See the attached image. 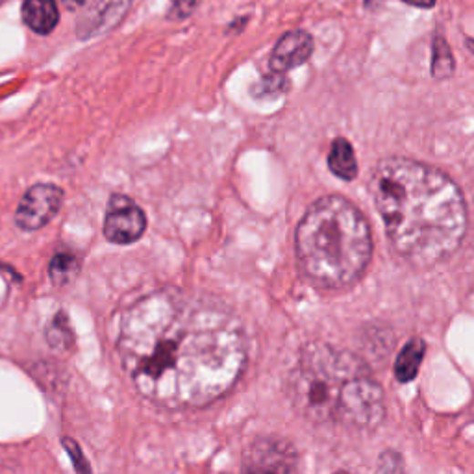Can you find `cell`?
<instances>
[{
  "label": "cell",
  "instance_id": "23",
  "mask_svg": "<svg viewBox=\"0 0 474 474\" xmlns=\"http://www.w3.org/2000/svg\"><path fill=\"white\" fill-rule=\"evenodd\" d=\"M470 46H472V48H474V43H470Z\"/></svg>",
  "mask_w": 474,
  "mask_h": 474
},
{
  "label": "cell",
  "instance_id": "15",
  "mask_svg": "<svg viewBox=\"0 0 474 474\" xmlns=\"http://www.w3.org/2000/svg\"><path fill=\"white\" fill-rule=\"evenodd\" d=\"M46 341L56 346V348H69L73 346V332L69 328V321H67V315L64 312L56 314L54 321L50 323L48 330H46Z\"/></svg>",
  "mask_w": 474,
  "mask_h": 474
},
{
  "label": "cell",
  "instance_id": "7",
  "mask_svg": "<svg viewBox=\"0 0 474 474\" xmlns=\"http://www.w3.org/2000/svg\"><path fill=\"white\" fill-rule=\"evenodd\" d=\"M62 202V188L54 184H36L23 195L15 210V224L23 232L41 230L57 215Z\"/></svg>",
  "mask_w": 474,
  "mask_h": 474
},
{
  "label": "cell",
  "instance_id": "16",
  "mask_svg": "<svg viewBox=\"0 0 474 474\" xmlns=\"http://www.w3.org/2000/svg\"><path fill=\"white\" fill-rule=\"evenodd\" d=\"M378 474H406L402 456L397 450H384L378 458Z\"/></svg>",
  "mask_w": 474,
  "mask_h": 474
},
{
  "label": "cell",
  "instance_id": "17",
  "mask_svg": "<svg viewBox=\"0 0 474 474\" xmlns=\"http://www.w3.org/2000/svg\"><path fill=\"white\" fill-rule=\"evenodd\" d=\"M199 5V0H170L167 8L169 21H184L188 19Z\"/></svg>",
  "mask_w": 474,
  "mask_h": 474
},
{
  "label": "cell",
  "instance_id": "12",
  "mask_svg": "<svg viewBox=\"0 0 474 474\" xmlns=\"http://www.w3.org/2000/svg\"><path fill=\"white\" fill-rule=\"evenodd\" d=\"M328 167L337 178H341V180H354V178L358 176V161H356L352 145L345 138H337L332 143L328 154Z\"/></svg>",
  "mask_w": 474,
  "mask_h": 474
},
{
  "label": "cell",
  "instance_id": "22",
  "mask_svg": "<svg viewBox=\"0 0 474 474\" xmlns=\"http://www.w3.org/2000/svg\"><path fill=\"white\" fill-rule=\"evenodd\" d=\"M376 3H382V0H366V6H367V8H373Z\"/></svg>",
  "mask_w": 474,
  "mask_h": 474
},
{
  "label": "cell",
  "instance_id": "2",
  "mask_svg": "<svg viewBox=\"0 0 474 474\" xmlns=\"http://www.w3.org/2000/svg\"><path fill=\"white\" fill-rule=\"evenodd\" d=\"M369 193L393 251L415 267L452 256L467 232L465 199L443 170L407 158L378 161Z\"/></svg>",
  "mask_w": 474,
  "mask_h": 474
},
{
  "label": "cell",
  "instance_id": "3",
  "mask_svg": "<svg viewBox=\"0 0 474 474\" xmlns=\"http://www.w3.org/2000/svg\"><path fill=\"white\" fill-rule=\"evenodd\" d=\"M289 398L303 417L369 432L386 415L382 386L354 354L310 343L289 375Z\"/></svg>",
  "mask_w": 474,
  "mask_h": 474
},
{
  "label": "cell",
  "instance_id": "20",
  "mask_svg": "<svg viewBox=\"0 0 474 474\" xmlns=\"http://www.w3.org/2000/svg\"><path fill=\"white\" fill-rule=\"evenodd\" d=\"M402 3L415 6V8H434L436 0H402Z\"/></svg>",
  "mask_w": 474,
  "mask_h": 474
},
{
  "label": "cell",
  "instance_id": "21",
  "mask_svg": "<svg viewBox=\"0 0 474 474\" xmlns=\"http://www.w3.org/2000/svg\"><path fill=\"white\" fill-rule=\"evenodd\" d=\"M62 5H64L67 10L75 12V10H78L80 6L86 5V0H62Z\"/></svg>",
  "mask_w": 474,
  "mask_h": 474
},
{
  "label": "cell",
  "instance_id": "1",
  "mask_svg": "<svg viewBox=\"0 0 474 474\" xmlns=\"http://www.w3.org/2000/svg\"><path fill=\"white\" fill-rule=\"evenodd\" d=\"M123 371L147 400L169 407H202L224 397L243 375L247 341L228 308L178 289L136 303L118 326Z\"/></svg>",
  "mask_w": 474,
  "mask_h": 474
},
{
  "label": "cell",
  "instance_id": "11",
  "mask_svg": "<svg viewBox=\"0 0 474 474\" xmlns=\"http://www.w3.org/2000/svg\"><path fill=\"white\" fill-rule=\"evenodd\" d=\"M425 341L419 337H413L404 345L395 362V376L400 384L411 382L417 376L425 358Z\"/></svg>",
  "mask_w": 474,
  "mask_h": 474
},
{
  "label": "cell",
  "instance_id": "5",
  "mask_svg": "<svg viewBox=\"0 0 474 474\" xmlns=\"http://www.w3.org/2000/svg\"><path fill=\"white\" fill-rule=\"evenodd\" d=\"M242 474H301L299 452L283 438H258L243 452Z\"/></svg>",
  "mask_w": 474,
  "mask_h": 474
},
{
  "label": "cell",
  "instance_id": "10",
  "mask_svg": "<svg viewBox=\"0 0 474 474\" xmlns=\"http://www.w3.org/2000/svg\"><path fill=\"white\" fill-rule=\"evenodd\" d=\"M21 15L23 23L39 36L50 34L59 23L56 0H25Z\"/></svg>",
  "mask_w": 474,
  "mask_h": 474
},
{
  "label": "cell",
  "instance_id": "8",
  "mask_svg": "<svg viewBox=\"0 0 474 474\" xmlns=\"http://www.w3.org/2000/svg\"><path fill=\"white\" fill-rule=\"evenodd\" d=\"M314 54V37L304 30L283 34L271 54V71L285 73L306 64Z\"/></svg>",
  "mask_w": 474,
  "mask_h": 474
},
{
  "label": "cell",
  "instance_id": "14",
  "mask_svg": "<svg viewBox=\"0 0 474 474\" xmlns=\"http://www.w3.org/2000/svg\"><path fill=\"white\" fill-rule=\"evenodd\" d=\"M48 273H50V278L56 285H64L67 282H71L77 273H78V260L73 256V254H67V252H62V254H56L50 262V267H48Z\"/></svg>",
  "mask_w": 474,
  "mask_h": 474
},
{
  "label": "cell",
  "instance_id": "24",
  "mask_svg": "<svg viewBox=\"0 0 474 474\" xmlns=\"http://www.w3.org/2000/svg\"><path fill=\"white\" fill-rule=\"evenodd\" d=\"M337 474H346V472H337Z\"/></svg>",
  "mask_w": 474,
  "mask_h": 474
},
{
  "label": "cell",
  "instance_id": "6",
  "mask_svg": "<svg viewBox=\"0 0 474 474\" xmlns=\"http://www.w3.org/2000/svg\"><path fill=\"white\" fill-rule=\"evenodd\" d=\"M145 230L147 215L130 197L121 193L109 197L102 224V233L109 243L132 245L141 240Z\"/></svg>",
  "mask_w": 474,
  "mask_h": 474
},
{
  "label": "cell",
  "instance_id": "13",
  "mask_svg": "<svg viewBox=\"0 0 474 474\" xmlns=\"http://www.w3.org/2000/svg\"><path fill=\"white\" fill-rule=\"evenodd\" d=\"M454 73V56L443 37L434 39L432 46V75L436 78H448Z\"/></svg>",
  "mask_w": 474,
  "mask_h": 474
},
{
  "label": "cell",
  "instance_id": "18",
  "mask_svg": "<svg viewBox=\"0 0 474 474\" xmlns=\"http://www.w3.org/2000/svg\"><path fill=\"white\" fill-rule=\"evenodd\" d=\"M289 88V82L283 78V75L280 73H271L269 77H265L260 84V97H273L278 93H283Z\"/></svg>",
  "mask_w": 474,
  "mask_h": 474
},
{
  "label": "cell",
  "instance_id": "4",
  "mask_svg": "<svg viewBox=\"0 0 474 474\" xmlns=\"http://www.w3.org/2000/svg\"><path fill=\"white\" fill-rule=\"evenodd\" d=\"M294 249L308 280L325 289H343L358 282L371 262V226L352 202L328 195L301 219Z\"/></svg>",
  "mask_w": 474,
  "mask_h": 474
},
{
  "label": "cell",
  "instance_id": "9",
  "mask_svg": "<svg viewBox=\"0 0 474 474\" xmlns=\"http://www.w3.org/2000/svg\"><path fill=\"white\" fill-rule=\"evenodd\" d=\"M129 5L130 0H95V5L84 14L77 26L78 36L82 39H88L100 32H106V28H111L121 21Z\"/></svg>",
  "mask_w": 474,
  "mask_h": 474
},
{
  "label": "cell",
  "instance_id": "19",
  "mask_svg": "<svg viewBox=\"0 0 474 474\" xmlns=\"http://www.w3.org/2000/svg\"><path fill=\"white\" fill-rule=\"evenodd\" d=\"M62 443H64V447H66L69 458L73 459L75 469L78 470V474H91V469H89V465H88V461H86V458H84L80 447H78L71 438H64Z\"/></svg>",
  "mask_w": 474,
  "mask_h": 474
}]
</instances>
